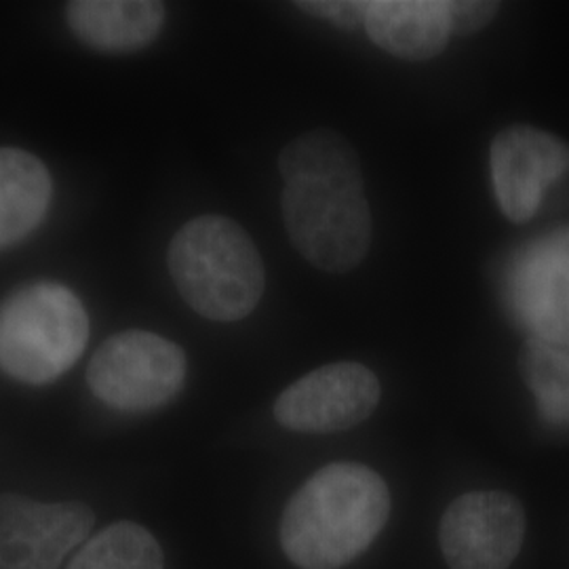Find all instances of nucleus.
<instances>
[{
  "label": "nucleus",
  "mask_w": 569,
  "mask_h": 569,
  "mask_svg": "<svg viewBox=\"0 0 569 569\" xmlns=\"http://www.w3.org/2000/svg\"><path fill=\"white\" fill-rule=\"evenodd\" d=\"M287 234L306 262L345 274L371 244V209L363 176H321L284 182Z\"/></svg>",
  "instance_id": "20e7f679"
},
{
  "label": "nucleus",
  "mask_w": 569,
  "mask_h": 569,
  "mask_svg": "<svg viewBox=\"0 0 569 569\" xmlns=\"http://www.w3.org/2000/svg\"><path fill=\"white\" fill-rule=\"evenodd\" d=\"M298 7L306 13L331 21L333 26L345 30H357L366 26L367 11H369V2L363 0H308V2H298Z\"/></svg>",
  "instance_id": "f3484780"
},
{
  "label": "nucleus",
  "mask_w": 569,
  "mask_h": 569,
  "mask_svg": "<svg viewBox=\"0 0 569 569\" xmlns=\"http://www.w3.org/2000/svg\"><path fill=\"white\" fill-rule=\"evenodd\" d=\"M382 388L371 369L342 361L319 367L281 392L274 418L296 432H342L373 413Z\"/></svg>",
  "instance_id": "0eeeda50"
},
{
  "label": "nucleus",
  "mask_w": 569,
  "mask_h": 569,
  "mask_svg": "<svg viewBox=\"0 0 569 569\" xmlns=\"http://www.w3.org/2000/svg\"><path fill=\"white\" fill-rule=\"evenodd\" d=\"M526 540V510L507 491H470L441 517L439 545L449 569H509Z\"/></svg>",
  "instance_id": "423d86ee"
},
{
  "label": "nucleus",
  "mask_w": 569,
  "mask_h": 569,
  "mask_svg": "<svg viewBox=\"0 0 569 569\" xmlns=\"http://www.w3.org/2000/svg\"><path fill=\"white\" fill-rule=\"evenodd\" d=\"M163 550L148 529L119 521L89 538L68 569H163Z\"/></svg>",
  "instance_id": "4468645a"
},
{
  "label": "nucleus",
  "mask_w": 569,
  "mask_h": 569,
  "mask_svg": "<svg viewBox=\"0 0 569 569\" xmlns=\"http://www.w3.org/2000/svg\"><path fill=\"white\" fill-rule=\"evenodd\" d=\"M49 204L51 176L41 159L18 148H0V249L32 234Z\"/></svg>",
  "instance_id": "ddd939ff"
},
{
  "label": "nucleus",
  "mask_w": 569,
  "mask_h": 569,
  "mask_svg": "<svg viewBox=\"0 0 569 569\" xmlns=\"http://www.w3.org/2000/svg\"><path fill=\"white\" fill-rule=\"evenodd\" d=\"M491 183L510 222L531 220L545 190L569 171V143L561 138L515 124L502 129L489 148Z\"/></svg>",
  "instance_id": "9d476101"
},
{
  "label": "nucleus",
  "mask_w": 569,
  "mask_h": 569,
  "mask_svg": "<svg viewBox=\"0 0 569 569\" xmlns=\"http://www.w3.org/2000/svg\"><path fill=\"white\" fill-rule=\"evenodd\" d=\"M366 30L369 39L401 60H430L451 37L448 0H373Z\"/></svg>",
  "instance_id": "9b49d317"
},
{
  "label": "nucleus",
  "mask_w": 569,
  "mask_h": 569,
  "mask_svg": "<svg viewBox=\"0 0 569 569\" xmlns=\"http://www.w3.org/2000/svg\"><path fill=\"white\" fill-rule=\"evenodd\" d=\"M507 296L531 340L569 350V228L540 237L515 258Z\"/></svg>",
  "instance_id": "6e6552de"
},
{
  "label": "nucleus",
  "mask_w": 569,
  "mask_h": 569,
  "mask_svg": "<svg viewBox=\"0 0 569 569\" xmlns=\"http://www.w3.org/2000/svg\"><path fill=\"white\" fill-rule=\"evenodd\" d=\"M284 182L321 176H363L357 150L333 129H315L287 143L279 154Z\"/></svg>",
  "instance_id": "dca6fc26"
},
{
  "label": "nucleus",
  "mask_w": 569,
  "mask_h": 569,
  "mask_svg": "<svg viewBox=\"0 0 569 569\" xmlns=\"http://www.w3.org/2000/svg\"><path fill=\"white\" fill-rule=\"evenodd\" d=\"M167 262L186 305L204 319L241 321L264 296L258 247L241 226L222 216H201L183 224L169 244Z\"/></svg>",
  "instance_id": "f03ea898"
},
{
  "label": "nucleus",
  "mask_w": 569,
  "mask_h": 569,
  "mask_svg": "<svg viewBox=\"0 0 569 569\" xmlns=\"http://www.w3.org/2000/svg\"><path fill=\"white\" fill-rule=\"evenodd\" d=\"M186 371L180 346L150 331L129 329L100 346L87 369V382L106 406L150 411L182 390Z\"/></svg>",
  "instance_id": "39448f33"
},
{
  "label": "nucleus",
  "mask_w": 569,
  "mask_h": 569,
  "mask_svg": "<svg viewBox=\"0 0 569 569\" xmlns=\"http://www.w3.org/2000/svg\"><path fill=\"white\" fill-rule=\"evenodd\" d=\"M521 376L542 420L569 427V350L529 338L519 357Z\"/></svg>",
  "instance_id": "2eb2a0df"
},
{
  "label": "nucleus",
  "mask_w": 569,
  "mask_h": 569,
  "mask_svg": "<svg viewBox=\"0 0 569 569\" xmlns=\"http://www.w3.org/2000/svg\"><path fill=\"white\" fill-rule=\"evenodd\" d=\"M96 515L82 502L0 496V569H58L89 536Z\"/></svg>",
  "instance_id": "1a4fd4ad"
},
{
  "label": "nucleus",
  "mask_w": 569,
  "mask_h": 569,
  "mask_svg": "<svg viewBox=\"0 0 569 569\" xmlns=\"http://www.w3.org/2000/svg\"><path fill=\"white\" fill-rule=\"evenodd\" d=\"M388 517L387 481L366 465L333 462L289 498L281 547L296 568H346L373 545Z\"/></svg>",
  "instance_id": "f257e3e1"
},
{
  "label": "nucleus",
  "mask_w": 569,
  "mask_h": 569,
  "mask_svg": "<svg viewBox=\"0 0 569 569\" xmlns=\"http://www.w3.org/2000/svg\"><path fill=\"white\" fill-rule=\"evenodd\" d=\"M448 7L451 34H460V37H467L486 28L500 9L498 2H488V0H451V2L448 0Z\"/></svg>",
  "instance_id": "a211bd4d"
},
{
  "label": "nucleus",
  "mask_w": 569,
  "mask_h": 569,
  "mask_svg": "<svg viewBox=\"0 0 569 569\" xmlns=\"http://www.w3.org/2000/svg\"><path fill=\"white\" fill-rule=\"evenodd\" d=\"M87 340V310L66 284H23L0 305V369L18 382H56L81 359Z\"/></svg>",
  "instance_id": "7ed1b4c3"
},
{
  "label": "nucleus",
  "mask_w": 569,
  "mask_h": 569,
  "mask_svg": "<svg viewBox=\"0 0 569 569\" xmlns=\"http://www.w3.org/2000/svg\"><path fill=\"white\" fill-rule=\"evenodd\" d=\"M70 30L103 53H131L154 41L164 23L157 0H74L66 7Z\"/></svg>",
  "instance_id": "f8f14e48"
}]
</instances>
